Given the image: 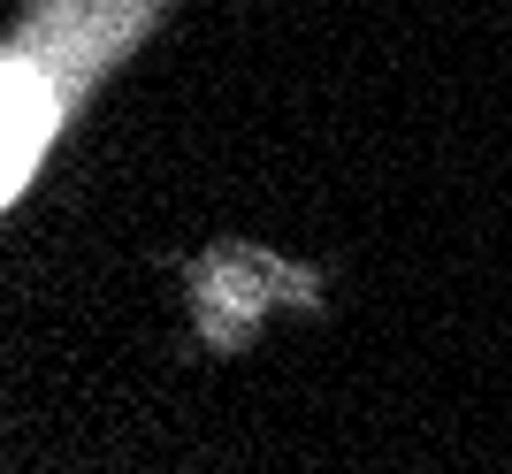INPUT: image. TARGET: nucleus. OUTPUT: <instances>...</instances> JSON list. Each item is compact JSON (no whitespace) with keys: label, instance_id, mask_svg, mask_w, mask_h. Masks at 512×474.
I'll return each mask as SVG.
<instances>
[{"label":"nucleus","instance_id":"f257e3e1","mask_svg":"<svg viewBox=\"0 0 512 474\" xmlns=\"http://www.w3.org/2000/svg\"><path fill=\"white\" fill-rule=\"evenodd\" d=\"M161 0H62L23 46H0V207L31 184L39 153L69 123L77 92L153 23Z\"/></svg>","mask_w":512,"mask_h":474}]
</instances>
